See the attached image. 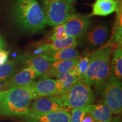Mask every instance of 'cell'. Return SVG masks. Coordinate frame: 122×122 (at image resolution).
Listing matches in <instances>:
<instances>
[{"mask_svg": "<svg viewBox=\"0 0 122 122\" xmlns=\"http://www.w3.org/2000/svg\"><path fill=\"white\" fill-rule=\"evenodd\" d=\"M110 75L122 80V49L117 47L112 54Z\"/></svg>", "mask_w": 122, "mask_h": 122, "instance_id": "obj_19", "label": "cell"}, {"mask_svg": "<svg viewBox=\"0 0 122 122\" xmlns=\"http://www.w3.org/2000/svg\"><path fill=\"white\" fill-rule=\"evenodd\" d=\"M56 78L58 79L60 81L63 87L64 92L70 89L77 81L80 79L78 77L72 75L69 72L59 74Z\"/></svg>", "mask_w": 122, "mask_h": 122, "instance_id": "obj_21", "label": "cell"}, {"mask_svg": "<svg viewBox=\"0 0 122 122\" xmlns=\"http://www.w3.org/2000/svg\"><path fill=\"white\" fill-rule=\"evenodd\" d=\"M116 48L111 39L106 44L90 53L89 66L81 80L89 86L100 89L110 74L111 59Z\"/></svg>", "mask_w": 122, "mask_h": 122, "instance_id": "obj_2", "label": "cell"}, {"mask_svg": "<svg viewBox=\"0 0 122 122\" xmlns=\"http://www.w3.org/2000/svg\"><path fill=\"white\" fill-rule=\"evenodd\" d=\"M77 45V39L75 37L68 36L65 39L60 40H46L37 45V48L32 53L33 54L45 55L53 50L62 49L64 48L76 47Z\"/></svg>", "mask_w": 122, "mask_h": 122, "instance_id": "obj_12", "label": "cell"}, {"mask_svg": "<svg viewBox=\"0 0 122 122\" xmlns=\"http://www.w3.org/2000/svg\"><path fill=\"white\" fill-rule=\"evenodd\" d=\"M18 62L34 70L39 76H43L49 68L51 62L44 54H27L20 56L16 59Z\"/></svg>", "mask_w": 122, "mask_h": 122, "instance_id": "obj_10", "label": "cell"}, {"mask_svg": "<svg viewBox=\"0 0 122 122\" xmlns=\"http://www.w3.org/2000/svg\"><path fill=\"white\" fill-rule=\"evenodd\" d=\"M51 62L59 60L74 59L80 56V53L76 47L64 48L62 49L53 50L45 54Z\"/></svg>", "mask_w": 122, "mask_h": 122, "instance_id": "obj_18", "label": "cell"}, {"mask_svg": "<svg viewBox=\"0 0 122 122\" xmlns=\"http://www.w3.org/2000/svg\"></svg>", "mask_w": 122, "mask_h": 122, "instance_id": "obj_32", "label": "cell"}, {"mask_svg": "<svg viewBox=\"0 0 122 122\" xmlns=\"http://www.w3.org/2000/svg\"><path fill=\"white\" fill-rule=\"evenodd\" d=\"M87 112L92 115L96 122H111L112 113L104 103L90 105L86 106Z\"/></svg>", "mask_w": 122, "mask_h": 122, "instance_id": "obj_17", "label": "cell"}, {"mask_svg": "<svg viewBox=\"0 0 122 122\" xmlns=\"http://www.w3.org/2000/svg\"><path fill=\"white\" fill-rule=\"evenodd\" d=\"M10 13L16 25L27 32H38L48 25L43 9L37 0H12Z\"/></svg>", "mask_w": 122, "mask_h": 122, "instance_id": "obj_1", "label": "cell"}, {"mask_svg": "<svg viewBox=\"0 0 122 122\" xmlns=\"http://www.w3.org/2000/svg\"><path fill=\"white\" fill-rule=\"evenodd\" d=\"M89 54L90 53H88L87 54H85V56L83 57L80 56V59L76 63L80 70L81 79L83 78L84 75L88 69L89 63Z\"/></svg>", "mask_w": 122, "mask_h": 122, "instance_id": "obj_24", "label": "cell"}, {"mask_svg": "<svg viewBox=\"0 0 122 122\" xmlns=\"http://www.w3.org/2000/svg\"><path fill=\"white\" fill-rule=\"evenodd\" d=\"M18 63L15 59L7 61L4 65L0 66V84L6 81L15 74Z\"/></svg>", "mask_w": 122, "mask_h": 122, "instance_id": "obj_20", "label": "cell"}, {"mask_svg": "<svg viewBox=\"0 0 122 122\" xmlns=\"http://www.w3.org/2000/svg\"><path fill=\"white\" fill-rule=\"evenodd\" d=\"M38 76L37 73L32 68L25 67L3 83L0 86V91H6L18 86H27L34 81Z\"/></svg>", "mask_w": 122, "mask_h": 122, "instance_id": "obj_11", "label": "cell"}, {"mask_svg": "<svg viewBox=\"0 0 122 122\" xmlns=\"http://www.w3.org/2000/svg\"><path fill=\"white\" fill-rule=\"evenodd\" d=\"M76 0H40L47 24L55 26L63 24L71 15L75 14Z\"/></svg>", "mask_w": 122, "mask_h": 122, "instance_id": "obj_4", "label": "cell"}, {"mask_svg": "<svg viewBox=\"0 0 122 122\" xmlns=\"http://www.w3.org/2000/svg\"><path fill=\"white\" fill-rule=\"evenodd\" d=\"M89 18L88 16L74 14L63 23L65 30L67 36L77 39L84 36L90 26Z\"/></svg>", "mask_w": 122, "mask_h": 122, "instance_id": "obj_9", "label": "cell"}, {"mask_svg": "<svg viewBox=\"0 0 122 122\" xmlns=\"http://www.w3.org/2000/svg\"><path fill=\"white\" fill-rule=\"evenodd\" d=\"M80 57V56L74 59L59 60L51 62L48 71L42 76L52 79L53 77H57L59 74L68 72L73 66L77 63Z\"/></svg>", "mask_w": 122, "mask_h": 122, "instance_id": "obj_16", "label": "cell"}, {"mask_svg": "<svg viewBox=\"0 0 122 122\" xmlns=\"http://www.w3.org/2000/svg\"><path fill=\"white\" fill-rule=\"evenodd\" d=\"M103 103L109 108L112 114H119L122 110V80L109 75L101 87Z\"/></svg>", "mask_w": 122, "mask_h": 122, "instance_id": "obj_6", "label": "cell"}, {"mask_svg": "<svg viewBox=\"0 0 122 122\" xmlns=\"http://www.w3.org/2000/svg\"><path fill=\"white\" fill-rule=\"evenodd\" d=\"M68 109L63 105L59 95H53L35 99L32 104L30 105L26 115L41 114L53 111H68Z\"/></svg>", "mask_w": 122, "mask_h": 122, "instance_id": "obj_7", "label": "cell"}, {"mask_svg": "<svg viewBox=\"0 0 122 122\" xmlns=\"http://www.w3.org/2000/svg\"><path fill=\"white\" fill-rule=\"evenodd\" d=\"M52 33L49 37L50 40H60L68 37L66 33L63 23L53 26Z\"/></svg>", "mask_w": 122, "mask_h": 122, "instance_id": "obj_22", "label": "cell"}, {"mask_svg": "<svg viewBox=\"0 0 122 122\" xmlns=\"http://www.w3.org/2000/svg\"><path fill=\"white\" fill-rule=\"evenodd\" d=\"M118 2V5L119 6L122 7V0H116Z\"/></svg>", "mask_w": 122, "mask_h": 122, "instance_id": "obj_31", "label": "cell"}, {"mask_svg": "<svg viewBox=\"0 0 122 122\" xmlns=\"http://www.w3.org/2000/svg\"><path fill=\"white\" fill-rule=\"evenodd\" d=\"M35 99L30 85L8 89L0 101V115L24 117Z\"/></svg>", "mask_w": 122, "mask_h": 122, "instance_id": "obj_3", "label": "cell"}, {"mask_svg": "<svg viewBox=\"0 0 122 122\" xmlns=\"http://www.w3.org/2000/svg\"><path fill=\"white\" fill-rule=\"evenodd\" d=\"M4 47L5 42L4 41V40L2 39V38L0 36V51H1L2 50H4Z\"/></svg>", "mask_w": 122, "mask_h": 122, "instance_id": "obj_29", "label": "cell"}, {"mask_svg": "<svg viewBox=\"0 0 122 122\" xmlns=\"http://www.w3.org/2000/svg\"><path fill=\"white\" fill-rule=\"evenodd\" d=\"M59 96L63 105L68 109L85 107L91 105L94 100L91 86L81 79Z\"/></svg>", "mask_w": 122, "mask_h": 122, "instance_id": "obj_5", "label": "cell"}, {"mask_svg": "<svg viewBox=\"0 0 122 122\" xmlns=\"http://www.w3.org/2000/svg\"><path fill=\"white\" fill-rule=\"evenodd\" d=\"M27 122H70V114L67 111H53L41 114H27Z\"/></svg>", "mask_w": 122, "mask_h": 122, "instance_id": "obj_13", "label": "cell"}, {"mask_svg": "<svg viewBox=\"0 0 122 122\" xmlns=\"http://www.w3.org/2000/svg\"><path fill=\"white\" fill-rule=\"evenodd\" d=\"M86 111V107L72 109L70 114V122H81Z\"/></svg>", "mask_w": 122, "mask_h": 122, "instance_id": "obj_23", "label": "cell"}, {"mask_svg": "<svg viewBox=\"0 0 122 122\" xmlns=\"http://www.w3.org/2000/svg\"><path fill=\"white\" fill-rule=\"evenodd\" d=\"M81 122H96V121L94 120L93 118L92 117L91 114L86 111L84 116Z\"/></svg>", "mask_w": 122, "mask_h": 122, "instance_id": "obj_27", "label": "cell"}, {"mask_svg": "<svg viewBox=\"0 0 122 122\" xmlns=\"http://www.w3.org/2000/svg\"><path fill=\"white\" fill-rule=\"evenodd\" d=\"M68 72L72 75L76 76V77H78L81 79L80 70H79L78 67H77V66L76 64L73 66L72 67H71V69L69 70Z\"/></svg>", "mask_w": 122, "mask_h": 122, "instance_id": "obj_26", "label": "cell"}, {"mask_svg": "<svg viewBox=\"0 0 122 122\" xmlns=\"http://www.w3.org/2000/svg\"><path fill=\"white\" fill-rule=\"evenodd\" d=\"M9 53L6 50H2L0 51V66L4 65L8 61Z\"/></svg>", "mask_w": 122, "mask_h": 122, "instance_id": "obj_25", "label": "cell"}, {"mask_svg": "<svg viewBox=\"0 0 122 122\" xmlns=\"http://www.w3.org/2000/svg\"><path fill=\"white\" fill-rule=\"evenodd\" d=\"M30 85L36 99L46 96L59 95L64 93L63 87L57 79L42 77L40 80L37 81H34Z\"/></svg>", "mask_w": 122, "mask_h": 122, "instance_id": "obj_8", "label": "cell"}, {"mask_svg": "<svg viewBox=\"0 0 122 122\" xmlns=\"http://www.w3.org/2000/svg\"><path fill=\"white\" fill-rule=\"evenodd\" d=\"M122 10L116 0H96L92 5V11L88 15L92 16H107L114 12Z\"/></svg>", "mask_w": 122, "mask_h": 122, "instance_id": "obj_15", "label": "cell"}, {"mask_svg": "<svg viewBox=\"0 0 122 122\" xmlns=\"http://www.w3.org/2000/svg\"><path fill=\"white\" fill-rule=\"evenodd\" d=\"M7 91V90H6V91H0V101L4 98L5 94H6Z\"/></svg>", "mask_w": 122, "mask_h": 122, "instance_id": "obj_30", "label": "cell"}, {"mask_svg": "<svg viewBox=\"0 0 122 122\" xmlns=\"http://www.w3.org/2000/svg\"><path fill=\"white\" fill-rule=\"evenodd\" d=\"M109 33V28L106 25H97L84 35V41L89 46L97 47L102 45L106 41Z\"/></svg>", "mask_w": 122, "mask_h": 122, "instance_id": "obj_14", "label": "cell"}, {"mask_svg": "<svg viewBox=\"0 0 122 122\" xmlns=\"http://www.w3.org/2000/svg\"><path fill=\"white\" fill-rule=\"evenodd\" d=\"M111 122H122L121 117H120V115L116 116V117L112 119Z\"/></svg>", "mask_w": 122, "mask_h": 122, "instance_id": "obj_28", "label": "cell"}]
</instances>
